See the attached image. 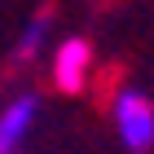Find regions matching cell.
Returning <instances> with one entry per match:
<instances>
[{"label":"cell","mask_w":154,"mask_h":154,"mask_svg":"<svg viewBox=\"0 0 154 154\" xmlns=\"http://www.w3.org/2000/svg\"><path fill=\"white\" fill-rule=\"evenodd\" d=\"M115 123H119V137H123L128 150H150V145H154V106H150V97L119 93Z\"/></svg>","instance_id":"cell-1"},{"label":"cell","mask_w":154,"mask_h":154,"mask_svg":"<svg viewBox=\"0 0 154 154\" xmlns=\"http://www.w3.org/2000/svg\"><path fill=\"white\" fill-rule=\"evenodd\" d=\"M88 62H93V48L88 40H66L53 57V79H57L62 93H79L88 84Z\"/></svg>","instance_id":"cell-2"},{"label":"cell","mask_w":154,"mask_h":154,"mask_svg":"<svg viewBox=\"0 0 154 154\" xmlns=\"http://www.w3.org/2000/svg\"><path fill=\"white\" fill-rule=\"evenodd\" d=\"M31 119H35V97H18V101L0 115V154H18L26 128H31Z\"/></svg>","instance_id":"cell-3"},{"label":"cell","mask_w":154,"mask_h":154,"mask_svg":"<svg viewBox=\"0 0 154 154\" xmlns=\"http://www.w3.org/2000/svg\"><path fill=\"white\" fill-rule=\"evenodd\" d=\"M44 26H48V18H35V22L26 26V35H22V44H18V57H31L40 48V40H44Z\"/></svg>","instance_id":"cell-4"}]
</instances>
